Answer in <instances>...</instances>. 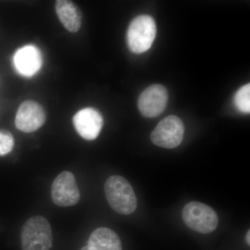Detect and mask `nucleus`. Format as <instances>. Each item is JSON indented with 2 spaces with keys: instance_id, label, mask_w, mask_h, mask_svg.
Masks as SVG:
<instances>
[{
  "instance_id": "nucleus-8",
  "label": "nucleus",
  "mask_w": 250,
  "mask_h": 250,
  "mask_svg": "<svg viewBox=\"0 0 250 250\" xmlns=\"http://www.w3.org/2000/svg\"><path fill=\"white\" fill-rule=\"evenodd\" d=\"M45 112L36 102L27 100L21 104L16 116V127L24 133L34 132L44 125Z\"/></svg>"
},
{
  "instance_id": "nucleus-10",
  "label": "nucleus",
  "mask_w": 250,
  "mask_h": 250,
  "mask_svg": "<svg viewBox=\"0 0 250 250\" xmlns=\"http://www.w3.org/2000/svg\"><path fill=\"white\" fill-rule=\"evenodd\" d=\"M42 55L34 45H26L16 51L14 56L15 68L24 77L34 76L42 66Z\"/></svg>"
},
{
  "instance_id": "nucleus-9",
  "label": "nucleus",
  "mask_w": 250,
  "mask_h": 250,
  "mask_svg": "<svg viewBox=\"0 0 250 250\" xmlns=\"http://www.w3.org/2000/svg\"><path fill=\"white\" fill-rule=\"evenodd\" d=\"M73 124L77 133L87 141L96 139L103 129V118L93 108H85L77 112L73 118Z\"/></svg>"
},
{
  "instance_id": "nucleus-4",
  "label": "nucleus",
  "mask_w": 250,
  "mask_h": 250,
  "mask_svg": "<svg viewBox=\"0 0 250 250\" xmlns=\"http://www.w3.org/2000/svg\"><path fill=\"white\" fill-rule=\"evenodd\" d=\"M182 218L189 228L199 233L212 232L218 225V217L215 210L201 202L187 204L182 210Z\"/></svg>"
},
{
  "instance_id": "nucleus-11",
  "label": "nucleus",
  "mask_w": 250,
  "mask_h": 250,
  "mask_svg": "<svg viewBox=\"0 0 250 250\" xmlns=\"http://www.w3.org/2000/svg\"><path fill=\"white\" fill-rule=\"evenodd\" d=\"M81 250H122L119 236L110 229H97L88 239V244Z\"/></svg>"
},
{
  "instance_id": "nucleus-2",
  "label": "nucleus",
  "mask_w": 250,
  "mask_h": 250,
  "mask_svg": "<svg viewBox=\"0 0 250 250\" xmlns=\"http://www.w3.org/2000/svg\"><path fill=\"white\" fill-rule=\"evenodd\" d=\"M22 250H49L52 232L47 219L40 215L31 217L23 225L21 233Z\"/></svg>"
},
{
  "instance_id": "nucleus-5",
  "label": "nucleus",
  "mask_w": 250,
  "mask_h": 250,
  "mask_svg": "<svg viewBox=\"0 0 250 250\" xmlns=\"http://www.w3.org/2000/svg\"><path fill=\"white\" fill-rule=\"evenodd\" d=\"M185 128L178 117H166L158 124L151 134V141L161 147L172 149L178 147L183 141Z\"/></svg>"
},
{
  "instance_id": "nucleus-13",
  "label": "nucleus",
  "mask_w": 250,
  "mask_h": 250,
  "mask_svg": "<svg viewBox=\"0 0 250 250\" xmlns=\"http://www.w3.org/2000/svg\"><path fill=\"white\" fill-rule=\"evenodd\" d=\"M234 103L238 111L244 113L250 112V84L245 85L237 91Z\"/></svg>"
},
{
  "instance_id": "nucleus-6",
  "label": "nucleus",
  "mask_w": 250,
  "mask_h": 250,
  "mask_svg": "<svg viewBox=\"0 0 250 250\" xmlns=\"http://www.w3.org/2000/svg\"><path fill=\"white\" fill-rule=\"evenodd\" d=\"M52 201L59 207H67L77 205L80 193L75 176L69 171H64L54 179L51 188Z\"/></svg>"
},
{
  "instance_id": "nucleus-15",
  "label": "nucleus",
  "mask_w": 250,
  "mask_h": 250,
  "mask_svg": "<svg viewBox=\"0 0 250 250\" xmlns=\"http://www.w3.org/2000/svg\"><path fill=\"white\" fill-rule=\"evenodd\" d=\"M250 231H248V234H247V236H246V241H247V243H248V245H250Z\"/></svg>"
},
{
  "instance_id": "nucleus-14",
  "label": "nucleus",
  "mask_w": 250,
  "mask_h": 250,
  "mask_svg": "<svg viewBox=\"0 0 250 250\" xmlns=\"http://www.w3.org/2000/svg\"><path fill=\"white\" fill-rule=\"evenodd\" d=\"M14 146L13 135L7 130H0V156L9 154Z\"/></svg>"
},
{
  "instance_id": "nucleus-3",
  "label": "nucleus",
  "mask_w": 250,
  "mask_h": 250,
  "mask_svg": "<svg viewBox=\"0 0 250 250\" xmlns=\"http://www.w3.org/2000/svg\"><path fill=\"white\" fill-rule=\"evenodd\" d=\"M156 36V26L151 16L143 15L135 18L127 31V44L131 52L144 53L152 47Z\"/></svg>"
},
{
  "instance_id": "nucleus-12",
  "label": "nucleus",
  "mask_w": 250,
  "mask_h": 250,
  "mask_svg": "<svg viewBox=\"0 0 250 250\" xmlns=\"http://www.w3.org/2000/svg\"><path fill=\"white\" fill-rule=\"evenodd\" d=\"M56 12L59 21L67 31L76 33L82 23V14L75 3L67 0L56 1Z\"/></svg>"
},
{
  "instance_id": "nucleus-7",
  "label": "nucleus",
  "mask_w": 250,
  "mask_h": 250,
  "mask_svg": "<svg viewBox=\"0 0 250 250\" xmlns=\"http://www.w3.org/2000/svg\"><path fill=\"white\" fill-rule=\"evenodd\" d=\"M167 101L168 93L165 87L159 84L150 85L140 95V111L143 116L154 118L164 111Z\"/></svg>"
},
{
  "instance_id": "nucleus-1",
  "label": "nucleus",
  "mask_w": 250,
  "mask_h": 250,
  "mask_svg": "<svg viewBox=\"0 0 250 250\" xmlns=\"http://www.w3.org/2000/svg\"><path fill=\"white\" fill-rule=\"evenodd\" d=\"M104 191L108 204L117 213L129 215L136 209L137 199L134 189L124 177H110L105 183Z\"/></svg>"
}]
</instances>
